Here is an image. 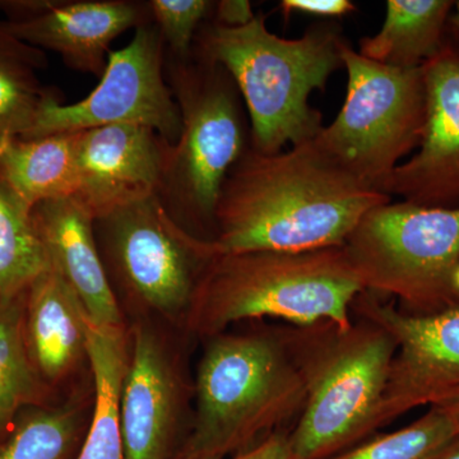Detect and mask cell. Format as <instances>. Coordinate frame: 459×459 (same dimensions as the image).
<instances>
[{
  "instance_id": "cell-1",
  "label": "cell",
  "mask_w": 459,
  "mask_h": 459,
  "mask_svg": "<svg viewBox=\"0 0 459 459\" xmlns=\"http://www.w3.org/2000/svg\"><path fill=\"white\" fill-rule=\"evenodd\" d=\"M389 202L314 141L277 153L249 146L223 183L212 243L217 255L342 247L365 214Z\"/></svg>"
},
{
  "instance_id": "cell-2",
  "label": "cell",
  "mask_w": 459,
  "mask_h": 459,
  "mask_svg": "<svg viewBox=\"0 0 459 459\" xmlns=\"http://www.w3.org/2000/svg\"><path fill=\"white\" fill-rule=\"evenodd\" d=\"M344 42L334 21L314 23L291 40L272 33L258 13L241 27L207 21L195 36L192 56L226 69L246 100L250 147L277 153L313 141L322 131V113L309 98L342 68Z\"/></svg>"
},
{
  "instance_id": "cell-3",
  "label": "cell",
  "mask_w": 459,
  "mask_h": 459,
  "mask_svg": "<svg viewBox=\"0 0 459 459\" xmlns=\"http://www.w3.org/2000/svg\"><path fill=\"white\" fill-rule=\"evenodd\" d=\"M305 386V406L287 434L290 458L328 459L373 437L397 344L361 318L279 328Z\"/></svg>"
},
{
  "instance_id": "cell-4",
  "label": "cell",
  "mask_w": 459,
  "mask_h": 459,
  "mask_svg": "<svg viewBox=\"0 0 459 459\" xmlns=\"http://www.w3.org/2000/svg\"><path fill=\"white\" fill-rule=\"evenodd\" d=\"M362 291L343 247L216 255L202 273L184 329L208 340L235 323L263 318L349 327Z\"/></svg>"
},
{
  "instance_id": "cell-5",
  "label": "cell",
  "mask_w": 459,
  "mask_h": 459,
  "mask_svg": "<svg viewBox=\"0 0 459 459\" xmlns=\"http://www.w3.org/2000/svg\"><path fill=\"white\" fill-rule=\"evenodd\" d=\"M195 424L178 459H229L299 419L305 386L279 328L208 338L195 380Z\"/></svg>"
},
{
  "instance_id": "cell-6",
  "label": "cell",
  "mask_w": 459,
  "mask_h": 459,
  "mask_svg": "<svg viewBox=\"0 0 459 459\" xmlns=\"http://www.w3.org/2000/svg\"><path fill=\"white\" fill-rule=\"evenodd\" d=\"M342 247L364 291L391 299L402 312L459 307V207L377 205Z\"/></svg>"
},
{
  "instance_id": "cell-7",
  "label": "cell",
  "mask_w": 459,
  "mask_h": 459,
  "mask_svg": "<svg viewBox=\"0 0 459 459\" xmlns=\"http://www.w3.org/2000/svg\"><path fill=\"white\" fill-rule=\"evenodd\" d=\"M169 80L181 115L179 140L166 157L160 197L193 226L212 229L229 171L246 152L240 92L221 65L171 60Z\"/></svg>"
},
{
  "instance_id": "cell-8",
  "label": "cell",
  "mask_w": 459,
  "mask_h": 459,
  "mask_svg": "<svg viewBox=\"0 0 459 459\" xmlns=\"http://www.w3.org/2000/svg\"><path fill=\"white\" fill-rule=\"evenodd\" d=\"M341 57L349 74L346 99L336 119L313 141L356 179L382 192L421 141L427 111L422 69L380 65L347 42Z\"/></svg>"
},
{
  "instance_id": "cell-9",
  "label": "cell",
  "mask_w": 459,
  "mask_h": 459,
  "mask_svg": "<svg viewBox=\"0 0 459 459\" xmlns=\"http://www.w3.org/2000/svg\"><path fill=\"white\" fill-rule=\"evenodd\" d=\"M95 232L126 294L184 327L202 273L217 255L212 240L184 229L160 195L95 220Z\"/></svg>"
},
{
  "instance_id": "cell-10",
  "label": "cell",
  "mask_w": 459,
  "mask_h": 459,
  "mask_svg": "<svg viewBox=\"0 0 459 459\" xmlns=\"http://www.w3.org/2000/svg\"><path fill=\"white\" fill-rule=\"evenodd\" d=\"M164 45L156 25L138 27L126 48L108 53L101 80L87 98L63 105L59 96H53L23 138L133 124L152 129L174 144L179 140L181 115L162 74Z\"/></svg>"
},
{
  "instance_id": "cell-11",
  "label": "cell",
  "mask_w": 459,
  "mask_h": 459,
  "mask_svg": "<svg viewBox=\"0 0 459 459\" xmlns=\"http://www.w3.org/2000/svg\"><path fill=\"white\" fill-rule=\"evenodd\" d=\"M351 313L385 329L397 344L377 416L379 429L459 386V307L412 316L391 299L362 291Z\"/></svg>"
},
{
  "instance_id": "cell-12",
  "label": "cell",
  "mask_w": 459,
  "mask_h": 459,
  "mask_svg": "<svg viewBox=\"0 0 459 459\" xmlns=\"http://www.w3.org/2000/svg\"><path fill=\"white\" fill-rule=\"evenodd\" d=\"M421 69L427 111L419 151L395 168L382 192L424 207H459V38L451 26Z\"/></svg>"
},
{
  "instance_id": "cell-13",
  "label": "cell",
  "mask_w": 459,
  "mask_h": 459,
  "mask_svg": "<svg viewBox=\"0 0 459 459\" xmlns=\"http://www.w3.org/2000/svg\"><path fill=\"white\" fill-rule=\"evenodd\" d=\"M170 143L146 126L114 124L80 132L77 202L95 220L160 195Z\"/></svg>"
},
{
  "instance_id": "cell-14",
  "label": "cell",
  "mask_w": 459,
  "mask_h": 459,
  "mask_svg": "<svg viewBox=\"0 0 459 459\" xmlns=\"http://www.w3.org/2000/svg\"><path fill=\"white\" fill-rule=\"evenodd\" d=\"M129 360L119 398L126 459H166L183 410V380L161 334L129 329Z\"/></svg>"
},
{
  "instance_id": "cell-15",
  "label": "cell",
  "mask_w": 459,
  "mask_h": 459,
  "mask_svg": "<svg viewBox=\"0 0 459 459\" xmlns=\"http://www.w3.org/2000/svg\"><path fill=\"white\" fill-rule=\"evenodd\" d=\"M148 5L128 0H60L32 20L3 23L20 40L59 54L68 68L101 78L111 42L128 30L148 25Z\"/></svg>"
},
{
  "instance_id": "cell-16",
  "label": "cell",
  "mask_w": 459,
  "mask_h": 459,
  "mask_svg": "<svg viewBox=\"0 0 459 459\" xmlns=\"http://www.w3.org/2000/svg\"><path fill=\"white\" fill-rule=\"evenodd\" d=\"M31 216L50 267L72 287L91 320L100 325L126 327L100 253L92 217L72 198L36 204Z\"/></svg>"
},
{
  "instance_id": "cell-17",
  "label": "cell",
  "mask_w": 459,
  "mask_h": 459,
  "mask_svg": "<svg viewBox=\"0 0 459 459\" xmlns=\"http://www.w3.org/2000/svg\"><path fill=\"white\" fill-rule=\"evenodd\" d=\"M90 319L82 301L51 267L27 289L23 307L27 352L50 389L89 364Z\"/></svg>"
},
{
  "instance_id": "cell-18",
  "label": "cell",
  "mask_w": 459,
  "mask_h": 459,
  "mask_svg": "<svg viewBox=\"0 0 459 459\" xmlns=\"http://www.w3.org/2000/svg\"><path fill=\"white\" fill-rule=\"evenodd\" d=\"M80 132L39 138L0 140V180L30 208L54 199L74 198L77 190Z\"/></svg>"
},
{
  "instance_id": "cell-19",
  "label": "cell",
  "mask_w": 459,
  "mask_h": 459,
  "mask_svg": "<svg viewBox=\"0 0 459 459\" xmlns=\"http://www.w3.org/2000/svg\"><path fill=\"white\" fill-rule=\"evenodd\" d=\"M129 329L89 322L92 412L75 459H126L119 398L129 360Z\"/></svg>"
},
{
  "instance_id": "cell-20",
  "label": "cell",
  "mask_w": 459,
  "mask_h": 459,
  "mask_svg": "<svg viewBox=\"0 0 459 459\" xmlns=\"http://www.w3.org/2000/svg\"><path fill=\"white\" fill-rule=\"evenodd\" d=\"M455 2L388 0L382 30L360 40V56L380 65L420 68L442 48Z\"/></svg>"
},
{
  "instance_id": "cell-21",
  "label": "cell",
  "mask_w": 459,
  "mask_h": 459,
  "mask_svg": "<svg viewBox=\"0 0 459 459\" xmlns=\"http://www.w3.org/2000/svg\"><path fill=\"white\" fill-rule=\"evenodd\" d=\"M93 394L81 392L59 406H36L20 418L0 439V459H71L86 434Z\"/></svg>"
},
{
  "instance_id": "cell-22",
  "label": "cell",
  "mask_w": 459,
  "mask_h": 459,
  "mask_svg": "<svg viewBox=\"0 0 459 459\" xmlns=\"http://www.w3.org/2000/svg\"><path fill=\"white\" fill-rule=\"evenodd\" d=\"M47 53L20 40L0 21V140L26 137L42 105L57 93L41 83Z\"/></svg>"
},
{
  "instance_id": "cell-23",
  "label": "cell",
  "mask_w": 459,
  "mask_h": 459,
  "mask_svg": "<svg viewBox=\"0 0 459 459\" xmlns=\"http://www.w3.org/2000/svg\"><path fill=\"white\" fill-rule=\"evenodd\" d=\"M25 294L0 301V439L23 411L48 404L51 394L27 352L23 336Z\"/></svg>"
},
{
  "instance_id": "cell-24",
  "label": "cell",
  "mask_w": 459,
  "mask_h": 459,
  "mask_svg": "<svg viewBox=\"0 0 459 459\" xmlns=\"http://www.w3.org/2000/svg\"><path fill=\"white\" fill-rule=\"evenodd\" d=\"M31 210L0 180V301L25 294L33 281L50 268Z\"/></svg>"
},
{
  "instance_id": "cell-25",
  "label": "cell",
  "mask_w": 459,
  "mask_h": 459,
  "mask_svg": "<svg viewBox=\"0 0 459 459\" xmlns=\"http://www.w3.org/2000/svg\"><path fill=\"white\" fill-rule=\"evenodd\" d=\"M457 437L449 420L429 406L428 412L409 427L370 437L328 459H434Z\"/></svg>"
},
{
  "instance_id": "cell-26",
  "label": "cell",
  "mask_w": 459,
  "mask_h": 459,
  "mask_svg": "<svg viewBox=\"0 0 459 459\" xmlns=\"http://www.w3.org/2000/svg\"><path fill=\"white\" fill-rule=\"evenodd\" d=\"M151 16L171 50L172 59L186 62L199 29L212 18L214 2L208 0H151Z\"/></svg>"
},
{
  "instance_id": "cell-27",
  "label": "cell",
  "mask_w": 459,
  "mask_h": 459,
  "mask_svg": "<svg viewBox=\"0 0 459 459\" xmlns=\"http://www.w3.org/2000/svg\"><path fill=\"white\" fill-rule=\"evenodd\" d=\"M280 8L285 18H289L292 13L341 18L356 11V5L350 0H283Z\"/></svg>"
},
{
  "instance_id": "cell-28",
  "label": "cell",
  "mask_w": 459,
  "mask_h": 459,
  "mask_svg": "<svg viewBox=\"0 0 459 459\" xmlns=\"http://www.w3.org/2000/svg\"><path fill=\"white\" fill-rule=\"evenodd\" d=\"M255 17L252 3L247 0H221L214 2L211 20L226 27H241L252 22Z\"/></svg>"
},
{
  "instance_id": "cell-29",
  "label": "cell",
  "mask_w": 459,
  "mask_h": 459,
  "mask_svg": "<svg viewBox=\"0 0 459 459\" xmlns=\"http://www.w3.org/2000/svg\"><path fill=\"white\" fill-rule=\"evenodd\" d=\"M59 0H14L0 2V11L7 14L8 22H25L56 7Z\"/></svg>"
},
{
  "instance_id": "cell-30",
  "label": "cell",
  "mask_w": 459,
  "mask_h": 459,
  "mask_svg": "<svg viewBox=\"0 0 459 459\" xmlns=\"http://www.w3.org/2000/svg\"><path fill=\"white\" fill-rule=\"evenodd\" d=\"M287 434L273 435L252 451L235 455L229 459H291L290 458L289 443Z\"/></svg>"
},
{
  "instance_id": "cell-31",
  "label": "cell",
  "mask_w": 459,
  "mask_h": 459,
  "mask_svg": "<svg viewBox=\"0 0 459 459\" xmlns=\"http://www.w3.org/2000/svg\"><path fill=\"white\" fill-rule=\"evenodd\" d=\"M430 406L439 410L449 420L455 434L459 437V386L440 395Z\"/></svg>"
},
{
  "instance_id": "cell-32",
  "label": "cell",
  "mask_w": 459,
  "mask_h": 459,
  "mask_svg": "<svg viewBox=\"0 0 459 459\" xmlns=\"http://www.w3.org/2000/svg\"><path fill=\"white\" fill-rule=\"evenodd\" d=\"M434 459H459V437H455Z\"/></svg>"
},
{
  "instance_id": "cell-33",
  "label": "cell",
  "mask_w": 459,
  "mask_h": 459,
  "mask_svg": "<svg viewBox=\"0 0 459 459\" xmlns=\"http://www.w3.org/2000/svg\"><path fill=\"white\" fill-rule=\"evenodd\" d=\"M449 26L459 38V2H455V12H452Z\"/></svg>"
}]
</instances>
